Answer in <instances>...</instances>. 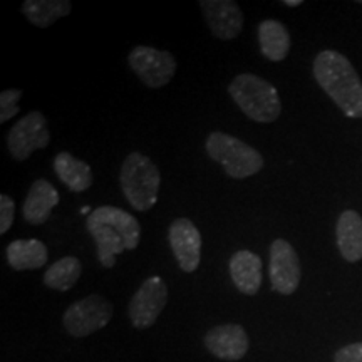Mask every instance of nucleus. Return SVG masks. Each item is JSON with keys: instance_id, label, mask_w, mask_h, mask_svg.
I'll return each mask as SVG.
<instances>
[{"instance_id": "9d476101", "label": "nucleus", "mask_w": 362, "mask_h": 362, "mask_svg": "<svg viewBox=\"0 0 362 362\" xmlns=\"http://www.w3.org/2000/svg\"><path fill=\"white\" fill-rule=\"evenodd\" d=\"M300 260L291 243L284 238L272 242L269 253V277L275 292L292 296L300 284Z\"/></svg>"}, {"instance_id": "7ed1b4c3", "label": "nucleus", "mask_w": 362, "mask_h": 362, "mask_svg": "<svg viewBox=\"0 0 362 362\" xmlns=\"http://www.w3.org/2000/svg\"><path fill=\"white\" fill-rule=\"evenodd\" d=\"M228 94L245 116L255 123H274L282 112L274 84L255 74H238L228 86Z\"/></svg>"}, {"instance_id": "f03ea898", "label": "nucleus", "mask_w": 362, "mask_h": 362, "mask_svg": "<svg viewBox=\"0 0 362 362\" xmlns=\"http://www.w3.org/2000/svg\"><path fill=\"white\" fill-rule=\"evenodd\" d=\"M314 76L344 115L362 117V81L349 59L330 49L319 52L314 61Z\"/></svg>"}, {"instance_id": "ddd939ff", "label": "nucleus", "mask_w": 362, "mask_h": 362, "mask_svg": "<svg viewBox=\"0 0 362 362\" xmlns=\"http://www.w3.org/2000/svg\"><path fill=\"white\" fill-rule=\"evenodd\" d=\"M205 347L221 361H240L250 349L247 330L238 324L216 325L206 332Z\"/></svg>"}, {"instance_id": "a878e982", "label": "nucleus", "mask_w": 362, "mask_h": 362, "mask_svg": "<svg viewBox=\"0 0 362 362\" xmlns=\"http://www.w3.org/2000/svg\"><path fill=\"white\" fill-rule=\"evenodd\" d=\"M359 4H362V0H361V2H359Z\"/></svg>"}, {"instance_id": "423d86ee", "label": "nucleus", "mask_w": 362, "mask_h": 362, "mask_svg": "<svg viewBox=\"0 0 362 362\" xmlns=\"http://www.w3.org/2000/svg\"><path fill=\"white\" fill-rule=\"evenodd\" d=\"M115 307L107 298L98 293L88 296L67 307L62 324L72 337H88L110 324Z\"/></svg>"}, {"instance_id": "39448f33", "label": "nucleus", "mask_w": 362, "mask_h": 362, "mask_svg": "<svg viewBox=\"0 0 362 362\" xmlns=\"http://www.w3.org/2000/svg\"><path fill=\"white\" fill-rule=\"evenodd\" d=\"M205 148L208 158L220 163L225 173L235 180L257 175L265 165L264 158L255 148L221 131H214L208 134Z\"/></svg>"}, {"instance_id": "6e6552de", "label": "nucleus", "mask_w": 362, "mask_h": 362, "mask_svg": "<svg viewBox=\"0 0 362 362\" xmlns=\"http://www.w3.org/2000/svg\"><path fill=\"white\" fill-rule=\"evenodd\" d=\"M51 133L42 112L33 111L21 117L7 134V148L16 161H25L37 149L47 148Z\"/></svg>"}, {"instance_id": "2eb2a0df", "label": "nucleus", "mask_w": 362, "mask_h": 362, "mask_svg": "<svg viewBox=\"0 0 362 362\" xmlns=\"http://www.w3.org/2000/svg\"><path fill=\"white\" fill-rule=\"evenodd\" d=\"M57 203L59 192L56 187L47 180H37L27 193L24 205H22V215L27 223L42 225L51 216Z\"/></svg>"}, {"instance_id": "aec40b11", "label": "nucleus", "mask_w": 362, "mask_h": 362, "mask_svg": "<svg viewBox=\"0 0 362 362\" xmlns=\"http://www.w3.org/2000/svg\"><path fill=\"white\" fill-rule=\"evenodd\" d=\"M21 11L30 24L45 29L62 17L69 16L72 4L69 0H25L22 2Z\"/></svg>"}, {"instance_id": "0eeeda50", "label": "nucleus", "mask_w": 362, "mask_h": 362, "mask_svg": "<svg viewBox=\"0 0 362 362\" xmlns=\"http://www.w3.org/2000/svg\"><path fill=\"white\" fill-rule=\"evenodd\" d=\"M128 64L144 86L151 89L165 88L176 72V59L168 51L136 45L128 56Z\"/></svg>"}, {"instance_id": "5701e85b", "label": "nucleus", "mask_w": 362, "mask_h": 362, "mask_svg": "<svg viewBox=\"0 0 362 362\" xmlns=\"http://www.w3.org/2000/svg\"><path fill=\"white\" fill-rule=\"evenodd\" d=\"M16 216V203L8 194H0V235H6Z\"/></svg>"}, {"instance_id": "4468645a", "label": "nucleus", "mask_w": 362, "mask_h": 362, "mask_svg": "<svg viewBox=\"0 0 362 362\" xmlns=\"http://www.w3.org/2000/svg\"><path fill=\"white\" fill-rule=\"evenodd\" d=\"M235 287L245 296H255L262 287V259L252 250L235 252L228 264Z\"/></svg>"}, {"instance_id": "4be33fe9", "label": "nucleus", "mask_w": 362, "mask_h": 362, "mask_svg": "<svg viewBox=\"0 0 362 362\" xmlns=\"http://www.w3.org/2000/svg\"><path fill=\"white\" fill-rule=\"evenodd\" d=\"M22 98L21 89H6L0 94V123L6 124L8 119L19 115V101Z\"/></svg>"}, {"instance_id": "20e7f679", "label": "nucleus", "mask_w": 362, "mask_h": 362, "mask_svg": "<svg viewBox=\"0 0 362 362\" xmlns=\"http://www.w3.org/2000/svg\"><path fill=\"white\" fill-rule=\"evenodd\" d=\"M119 183L124 198L134 210L148 211L156 205L161 175L146 155L136 151L128 155L121 166Z\"/></svg>"}, {"instance_id": "a211bd4d", "label": "nucleus", "mask_w": 362, "mask_h": 362, "mask_svg": "<svg viewBox=\"0 0 362 362\" xmlns=\"http://www.w3.org/2000/svg\"><path fill=\"white\" fill-rule=\"evenodd\" d=\"M54 171L57 178L66 185L71 192L81 193L93 187V171L88 163L78 160L67 151H61L54 158Z\"/></svg>"}, {"instance_id": "b1692460", "label": "nucleus", "mask_w": 362, "mask_h": 362, "mask_svg": "<svg viewBox=\"0 0 362 362\" xmlns=\"http://www.w3.org/2000/svg\"><path fill=\"white\" fill-rule=\"evenodd\" d=\"M334 362H362V342L344 346L336 352Z\"/></svg>"}, {"instance_id": "412c9836", "label": "nucleus", "mask_w": 362, "mask_h": 362, "mask_svg": "<svg viewBox=\"0 0 362 362\" xmlns=\"http://www.w3.org/2000/svg\"><path fill=\"white\" fill-rule=\"evenodd\" d=\"M83 274V264L76 257H62L49 267L44 274V285L59 292H67L78 284Z\"/></svg>"}, {"instance_id": "f257e3e1", "label": "nucleus", "mask_w": 362, "mask_h": 362, "mask_svg": "<svg viewBox=\"0 0 362 362\" xmlns=\"http://www.w3.org/2000/svg\"><path fill=\"white\" fill-rule=\"evenodd\" d=\"M90 237L98 248V260L104 269L116 264L124 250H134L141 238V225L128 211L116 206H99L86 220Z\"/></svg>"}, {"instance_id": "1a4fd4ad", "label": "nucleus", "mask_w": 362, "mask_h": 362, "mask_svg": "<svg viewBox=\"0 0 362 362\" xmlns=\"http://www.w3.org/2000/svg\"><path fill=\"white\" fill-rule=\"evenodd\" d=\"M168 304V285L161 277H149L131 298L128 315L134 329L144 330L155 325L158 317Z\"/></svg>"}, {"instance_id": "dca6fc26", "label": "nucleus", "mask_w": 362, "mask_h": 362, "mask_svg": "<svg viewBox=\"0 0 362 362\" xmlns=\"http://www.w3.org/2000/svg\"><path fill=\"white\" fill-rule=\"evenodd\" d=\"M336 238L344 260L354 264L362 259V216L357 211L346 210L339 216Z\"/></svg>"}, {"instance_id": "393cba45", "label": "nucleus", "mask_w": 362, "mask_h": 362, "mask_svg": "<svg viewBox=\"0 0 362 362\" xmlns=\"http://www.w3.org/2000/svg\"><path fill=\"white\" fill-rule=\"evenodd\" d=\"M284 4L288 7H298V6H302V0H285Z\"/></svg>"}, {"instance_id": "f3484780", "label": "nucleus", "mask_w": 362, "mask_h": 362, "mask_svg": "<svg viewBox=\"0 0 362 362\" xmlns=\"http://www.w3.org/2000/svg\"><path fill=\"white\" fill-rule=\"evenodd\" d=\"M49 260V250L40 240H13L7 247V262L13 270H37Z\"/></svg>"}, {"instance_id": "9b49d317", "label": "nucleus", "mask_w": 362, "mask_h": 362, "mask_svg": "<svg viewBox=\"0 0 362 362\" xmlns=\"http://www.w3.org/2000/svg\"><path fill=\"white\" fill-rule=\"evenodd\" d=\"M168 240L180 269L193 274L202 260V235L192 220L176 218L170 225Z\"/></svg>"}, {"instance_id": "6ab92c4d", "label": "nucleus", "mask_w": 362, "mask_h": 362, "mask_svg": "<svg viewBox=\"0 0 362 362\" xmlns=\"http://www.w3.org/2000/svg\"><path fill=\"white\" fill-rule=\"evenodd\" d=\"M259 44L262 56L272 62H280L291 51V34L282 22L267 19L259 24Z\"/></svg>"}, {"instance_id": "f8f14e48", "label": "nucleus", "mask_w": 362, "mask_h": 362, "mask_svg": "<svg viewBox=\"0 0 362 362\" xmlns=\"http://www.w3.org/2000/svg\"><path fill=\"white\" fill-rule=\"evenodd\" d=\"M200 7L205 16V21L210 27L211 34L216 39L232 40L237 39L243 29L242 8L232 0H200Z\"/></svg>"}]
</instances>
